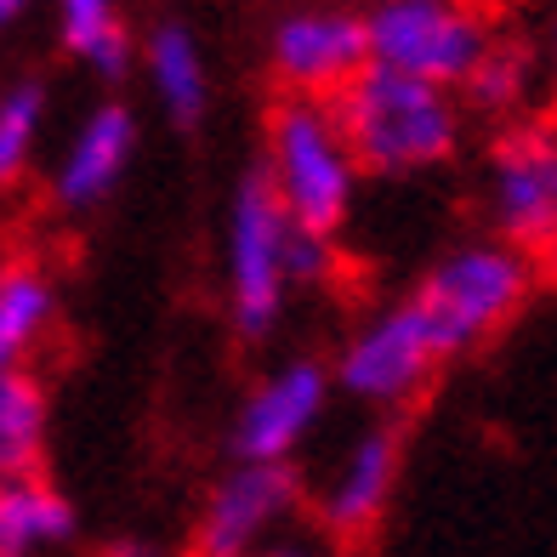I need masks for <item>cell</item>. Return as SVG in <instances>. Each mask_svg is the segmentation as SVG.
Returning <instances> with one entry per match:
<instances>
[{
	"instance_id": "1",
	"label": "cell",
	"mask_w": 557,
	"mask_h": 557,
	"mask_svg": "<svg viewBox=\"0 0 557 557\" xmlns=\"http://www.w3.org/2000/svg\"><path fill=\"white\" fill-rule=\"evenodd\" d=\"M336 278V239L301 234L278 211L273 188L257 171L245 176L227 199V227H222V285H227V319L245 342L273 336L296 290L331 285Z\"/></svg>"
},
{
	"instance_id": "2",
	"label": "cell",
	"mask_w": 557,
	"mask_h": 557,
	"mask_svg": "<svg viewBox=\"0 0 557 557\" xmlns=\"http://www.w3.org/2000/svg\"><path fill=\"white\" fill-rule=\"evenodd\" d=\"M331 109H336L342 137L352 143V160L364 165V176L438 171L461 154V137H467L461 91L382 69V63H370L359 81H347L331 97Z\"/></svg>"
},
{
	"instance_id": "3",
	"label": "cell",
	"mask_w": 557,
	"mask_h": 557,
	"mask_svg": "<svg viewBox=\"0 0 557 557\" xmlns=\"http://www.w3.org/2000/svg\"><path fill=\"white\" fill-rule=\"evenodd\" d=\"M257 176L273 188L301 234L336 239L342 222L352 216L364 165L352 160V143L342 137V120L319 97H278L262 132V165Z\"/></svg>"
},
{
	"instance_id": "4",
	"label": "cell",
	"mask_w": 557,
	"mask_h": 557,
	"mask_svg": "<svg viewBox=\"0 0 557 557\" xmlns=\"http://www.w3.org/2000/svg\"><path fill=\"white\" fill-rule=\"evenodd\" d=\"M535 285H541L535 257L490 234V239H461L455 250H444L421 273L410 301L433 324L444 359H461V352L495 342L523 313V301L535 296Z\"/></svg>"
},
{
	"instance_id": "5",
	"label": "cell",
	"mask_w": 557,
	"mask_h": 557,
	"mask_svg": "<svg viewBox=\"0 0 557 557\" xmlns=\"http://www.w3.org/2000/svg\"><path fill=\"white\" fill-rule=\"evenodd\" d=\"M449 359L433 336V324L421 319V308L410 296H398V301L370 308L342 336L331 375H336V393H347L364 410H404V404H416L433 387V375Z\"/></svg>"
},
{
	"instance_id": "6",
	"label": "cell",
	"mask_w": 557,
	"mask_h": 557,
	"mask_svg": "<svg viewBox=\"0 0 557 557\" xmlns=\"http://www.w3.org/2000/svg\"><path fill=\"white\" fill-rule=\"evenodd\" d=\"M364 35L370 63L461 91L500 29L472 0H370Z\"/></svg>"
},
{
	"instance_id": "7",
	"label": "cell",
	"mask_w": 557,
	"mask_h": 557,
	"mask_svg": "<svg viewBox=\"0 0 557 557\" xmlns=\"http://www.w3.org/2000/svg\"><path fill=\"white\" fill-rule=\"evenodd\" d=\"M484 216L490 234L518 250H546L557 239V132L541 120L500 125L484 160Z\"/></svg>"
},
{
	"instance_id": "8",
	"label": "cell",
	"mask_w": 557,
	"mask_h": 557,
	"mask_svg": "<svg viewBox=\"0 0 557 557\" xmlns=\"http://www.w3.org/2000/svg\"><path fill=\"white\" fill-rule=\"evenodd\" d=\"M301 512V472L290 461H234L199 500L188 557H250L285 535Z\"/></svg>"
},
{
	"instance_id": "9",
	"label": "cell",
	"mask_w": 557,
	"mask_h": 557,
	"mask_svg": "<svg viewBox=\"0 0 557 557\" xmlns=\"http://www.w3.org/2000/svg\"><path fill=\"white\" fill-rule=\"evenodd\" d=\"M268 69L285 97H319V103H331L347 81H359L370 69L364 12L336 7V0L285 12L268 35Z\"/></svg>"
},
{
	"instance_id": "10",
	"label": "cell",
	"mask_w": 557,
	"mask_h": 557,
	"mask_svg": "<svg viewBox=\"0 0 557 557\" xmlns=\"http://www.w3.org/2000/svg\"><path fill=\"white\" fill-rule=\"evenodd\" d=\"M331 398H336V375L319 359H285L278 370H268L239 398L234 426H227L234 461H290L296 467V449L319 433Z\"/></svg>"
},
{
	"instance_id": "11",
	"label": "cell",
	"mask_w": 557,
	"mask_h": 557,
	"mask_svg": "<svg viewBox=\"0 0 557 557\" xmlns=\"http://www.w3.org/2000/svg\"><path fill=\"white\" fill-rule=\"evenodd\" d=\"M137 160V114L125 103H91L81 120L69 125V137L58 143L52 165H46V199L63 216H91L97 206H109L120 194L125 171Z\"/></svg>"
},
{
	"instance_id": "12",
	"label": "cell",
	"mask_w": 557,
	"mask_h": 557,
	"mask_svg": "<svg viewBox=\"0 0 557 557\" xmlns=\"http://www.w3.org/2000/svg\"><path fill=\"white\" fill-rule=\"evenodd\" d=\"M398 490V438L393 426H359L313 484V518L331 541H364L387 518Z\"/></svg>"
},
{
	"instance_id": "13",
	"label": "cell",
	"mask_w": 557,
	"mask_h": 557,
	"mask_svg": "<svg viewBox=\"0 0 557 557\" xmlns=\"http://www.w3.org/2000/svg\"><path fill=\"white\" fill-rule=\"evenodd\" d=\"M63 319V290L58 273L35 257H7L0 262V370H29L46 342L58 336Z\"/></svg>"
},
{
	"instance_id": "14",
	"label": "cell",
	"mask_w": 557,
	"mask_h": 557,
	"mask_svg": "<svg viewBox=\"0 0 557 557\" xmlns=\"http://www.w3.org/2000/svg\"><path fill=\"white\" fill-rule=\"evenodd\" d=\"M143 74H148V91L165 120L176 125H199L211 109V63H206V46L188 23H154L143 35Z\"/></svg>"
},
{
	"instance_id": "15",
	"label": "cell",
	"mask_w": 557,
	"mask_h": 557,
	"mask_svg": "<svg viewBox=\"0 0 557 557\" xmlns=\"http://www.w3.org/2000/svg\"><path fill=\"white\" fill-rule=\"evenodd\" d=\"M535 97H546L541 46H529L523 35H495L490 52L467 74L461 109L478 114V120H495V125H518V120H529Z\"/></svg>"
},
{
	"instance_id": "16",
	"label": "cell",
	"mask_w": 557,
	"mask_h": 557,
	"mask_svg": "<svg viewBox=\"0 0 557 557\" xmlns=\"http://www.w3.org/2000/svg\"><path fill=\"white\" fill-rule=\"evenodd\" d=\"M81 535L74 500L46 478L0 484V557H52Z\"/></svg>"
},
{
	"instance_id": "17",
	"label": "cell",
	"mask_w": 557,
	"mask_h": 557,
	"mask_svg": "<svg viewBox=\"0 0 557 557\" xmlns=\"http://www.w3.org/2000/svg\"><path fill=\"white\" fill-rule=\"evenodd\" d=\"M46 438H52V404L35 370H0V484L40 478Z\"/></svg>"
},
{
	"instance_id": "18",
	"label": "cell",
	"mask_w": 557,
	"mask_h": 557,
	"mask_svg": "<svg viewBox=\"0 0 557 557\" xmlns=\"http://www.w3.org/2000/svg\"><path fill=\"white\" fill-rule=\"evenodd\" d=\"M52 17L74 63L109 74V81L132 69V29H125L120 0H52Z\"/></svg>"
},
{
	"instance_id": "19",
	"label": "cell",
	"mask_w": 557,
	"mask_h": 557,
	"mask_svg": "<svg viewBox=\"0 0 557 557\" xmlns=\"http://www.w3.org/2000/svg\"><path fill=\"white\" fill-rule=\"evenodd\" d=\"M46 125H52V91L35 74L0 86V188H17L46 154Z\"/></svg>"
},
{
	"instance_id": "20",
	"label": "cell",
	"mask_w": 557,
	"mask_h": 557,
	"mask_svg": "<svg viewBox=\"0 0 557 557\" xmlns=\"http://www.w3.org/2000/svg\"><path fill=\"white\" fill-rule=\"evenodd\" d=\"M250 557H336V541L331 535H308V529H285V535H273L262 552Z\"/></svg>"
},
{
	"instance_id": "21",
	"label": "cell",
	"mask_w": 557,
	"mask_h": 557,
	"mask_svg": "<svg viewBox=\"0 0 557 557\" xmlns=\"http://www.w3.org/2000/svg\"><path fill=\"white\" fill-rule=\"evenodd\" d=\"M97 557H165V546H154V541H143V535H120V541H109Z\"/></svg>"
},
{
	"instance_id": "22",
	"label": "cell",
	"mask_w": 557,
	"mask_h": 557,
	"mask_svg": "<svg viewBox=\"0 0 557 557\" xmlns=\"http://www.w3.org/2000/svg\"><path fill=\"white\" fill-rule=\"evenodd\" d=\"M541 74H546L552 109H557V17H552V29H546V40H541Z\"/></svg>"
},
{
	"instance_id": "23",
	"label": "cell",
	"mask_w": 557,
	"mask_h": 557,
	"mask_svg": "<svg viewBox=\"0 0 557 557\" xmlns=\"http://www.w3.org/2000/svg\"><path fill=\"white\" fill-rule=\"evenodd\" d=\"M29 12H35V0H0V35L17 29V23L29 17Z\"/></svg>"
},
{
	"instance_id": "24",
	"label": "cell",
	"mask_w": 557,
	"mask_h": 557,
	"mask_svg": "<svg viewBox=\"0 0 557 557\" xmlns=\"http://www.w3.org/2000/svg\"><path fill=\"white\" fill-rule=\"evenodd\" d=\"M535 273H541V285L557 290V239H552L546 250H535Z\"/></svg>"
}]
</instances>
